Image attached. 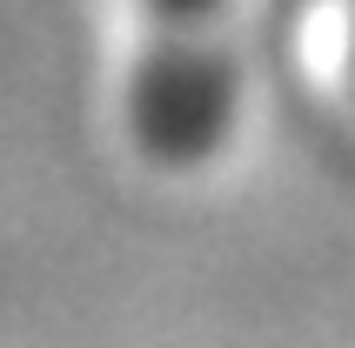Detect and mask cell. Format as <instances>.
I'll return each instance as SVG.
<instances>
[{"mask_svg": "<svg viewBox=\"0 0 355 348\" xmlns=\"http://www.w3.org/2000/svg\"><path fill=\"white\" fill-rule=\"evenodd\" d=\"M235 114L228 0H141L128 134L155 168H201Z\"/></svg>", "mask_w": 355, "mask_h": 348, "instance_id": "cell-1", "label": "cell"}, {"mask_svg": "<svg viewBox=\"0 0 355 348\" xmlns=\"http://www.w3.org/2000/svg\"><path fill=\"white\" fill-rule=\"evenodd\" d=\"M349 74H355V0H349Z\"/></svg>", "mask_w": 355, "mask_h": 348, "instance_id": "cell-2", "label": "cell"}]
</instances>
